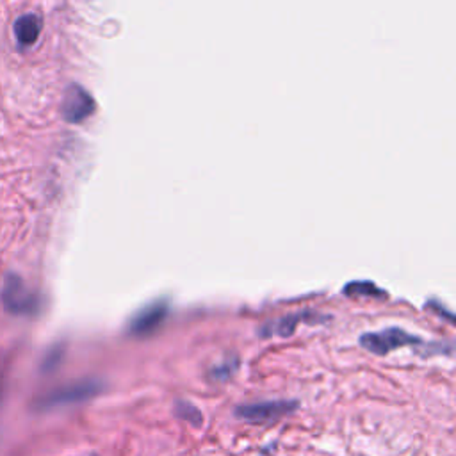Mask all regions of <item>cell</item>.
<instances>
[{
    "mask_svg": "<svg viewBox=\"0 0 456 456\" xmlns=\"http://www.w3.org/2000/svg\"><path fill=\"white\" fill-rule=\"evenodd\" d=\"M235 368H238V363H234V366H230V363L226 362L225 366H223V368H216L214 371H212V376H214V378H218V380H225V378H228V376H230L232 373L235 371Z\"/></svg>",
    "mask_w": 456,
    "mask_h": 456,
    "instance_id": "cell-12",
    "label": "cell"
},
{
    "mask_svg": "<svg viewBox=\"0 0 456 456\" xmlns=\"http://www.w3.org/2000/svg\"><path fill=\"white\" fill-rule=\"evenodd\" d=\"M41 29H43V23H41V18L34 13H27V15H22L16 18L15 25H13V33H15L16 43H18L20 49H29L40 37Z\"/></svg>",
    "mask_w": 456,
    "mask_h": 456,
    "instance_id": "cell-7",
    "label": "cell"
},
{
    "mask_svg": "<svg viewBox=\"0 0 456 456\" xmlns=\"http://www.w3.org/2000/svg\"><path fill=\"white\" fill-rule=\"evenodd\" d=\"M102 389H104V383L97 378L78 380V382L68 383V385L59 387V389L41 396L37 399V408L40 410H50V408L82 403V401H88L91 397L98 396L102 392Z\"/></svg>",
    "mask_w": 456,
    "mask_h": 456,
    "instance_id": "cell-2",
    "label": "cell"
},
{
    "mask_svg": "<svg viewBox=\"0 0 456 456\" xmlns=\"http://www.w3.org/2000/svg\"><path fill=\"white\" fill-rule=\"evenodd\" d=\"M2 307L8 314L20 315V317H34L41 312L43 300L36 291L29 289L23 279L16 273H8L4 279V286L0 291Z\"/></svg>",
    "mask_w": 456,
    "mask_h": 456,
    "instance_id": "cell-1",
    "label": "cell"
},
{
    "mask_svg": "<svg viewBox=\"0 0 456 456\" xmlns=\"http://www.w3.org/2000/svg\"><path fill=\"white\" fill-rule=\"evenodd\" d=\"M61 360H63V346H56V348H52L47 353L43 363H41V369H43L45 373L54 371L61 363Z\"/></svg>",
    "mask_w": 456,
    "mask_h": 456,
    "instance_id": "cell-11",
    "label": "cell"
},
{
    "mask_svg": "<svg viewBox=\"0 0 456 456\" xmlns=\"http://www.w3.org/2000/svg\"><path fill=\"white\" fill-rule=\"evenodd\" d=\"M300 408V403L294 399H276L260 401V403H248L235 407V417L253 424L275 423L282 417L291 416Z\"/></svg>",
    "mask_w": 456,
    "mask_h": 456,
    "instance_id": "cell-3",
    "label": "cell"
},
{
    "mask_svg": "<svg viewBox=\"0 0 456 456\" xmlns=\"http://www.w3.org/2000/svg\"><path fill=\"white\" fill-rule=\"evenodd\" d=\"M170 314V303L164 300H157L153 303L143 307L138 314L130 319L129 334L134 337H146L157 332V328L166 321Z\"/></svg>",
    "mask_w": 456,
    "mask_h": 456,
    "instance_id": "cell-5",
    "label": "cell"
},
{
    "mask_svg": "<svg viewBox=\"0 0 456 456\" xmlns=\"http://www.w3.org/2000/svg\"><path fill=\"white\" fill-rule=\"evenodd\" d=\"M314 314L310 312H300V314H291L286 315V317L279 319V321H273V323H267L266 327H262L260 330V335L262 337H271V335H280V337H291L296 330L298 323L301 321H307V317H312Z\"/></svg>",
    "mask_w": 456,
    "mask_h": 456,
    "instance_id": "cell-8",
    "label": "cell"
},
{
    "mask_svg": "<svg viewBox=\"0 0 456 456\" xmlns=\"http://www.w3.org/2000/svg\"><path fill=\"white\" fill-rule=\"evenodd\" d=\"M175 414H177L178 419L186 421V423H189L191 426H194V428H200L201 423H204L201 412L198 410L197 407H194L193 403H191V401L178 399L177 403H175Z\"/></svg>",
    "mask_w": 456,
    "mask_h": 456,
    "instance_id": "cell-9",
    "label": "cell"
},
{
    "mask_svg": "<svg viewBox=\"0 0 456 456\" xmlns=\"http://www.w3.org/2000/svg\"><path fill=\"white\" fill-rule=\"evenodd\" d=\"M344 293L348 294V296H351V294H368V296H385V293L380 289H376L375 283H369V282H358V283H349L348 287L344 289Z\"/></svg>",
    "mask_w": 456,
    "mask_h": 456,
    "instance_id": "cell-10",
    "label": "cell"
},
{
    "mask_svg": "<svg viewBox=\"0 0 456 456\" xmlns=\"http://www.w3.org/2000/svg\"><path fill=\"white\" fill-rule=\"evenodd\" d=\"M419 344H423V341H421L417 335L408 334L407 330L397 327L385 328V330L382 332H369V334H363L362 337H360V346H362L366 351L380 356L389 355L394 349Z\"/></svg>",
    "mask_w": 456,
    "mask_h": 456,
    "instance_id": "cell-4",
    "label": "cell"
},
{
    "mask_svg": "<svg viewBox=\"0 0 456 456\" xmlns=\"http://www.w3.org/2000/svg\"><path fill=\"white\" fill-rule=\"evenodd\" d=\"M95 112V100L82 86L71 84L64 91L63 118L68 123H81Z\"/></svg>",
    "mask_w": 456,
    "mask_h": 456,
    "instance_id": "cell-6",
    "label": "cell"
}]
</instances>
